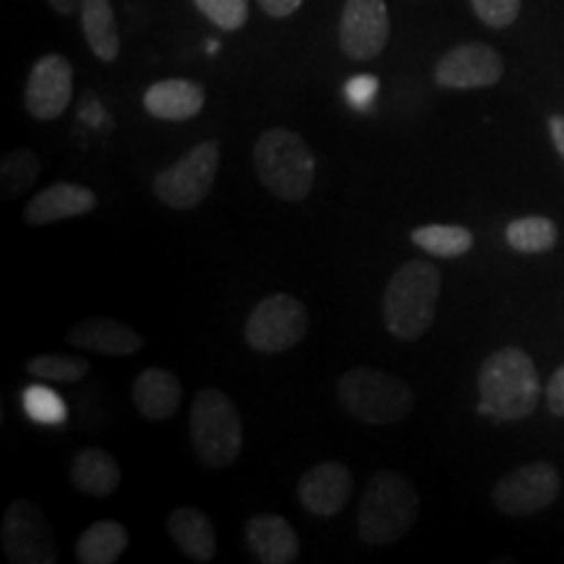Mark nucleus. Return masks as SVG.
I'll return each instance as SVG.
<instances>
[{
  "mask_svg": "<svg viewBox=\"0 0 564 564\" xmlns=\"http://www.w3.org/2000/svg\"><path fill=\"white\" fill-rule=\"evenodd\" d=\"M549 133H552L556 152H560L564 160V116H549Z\"/></svg>",
  "mask_w": 564,
  "mask_h": 564,
  "instance_id": "72a5a7b5",
  "label": "nucleus"
},
{
  "mask_svg": "<svg viewBox=\"0 0 564 564\" xmlns=\"http://www.w3.org/2000/svg\"><path fill=\"white\" fill-rule=\"evenodd\" d=\"M129 528L118 520H100L89 525L76 541V560L82 564H112L129 549Z\"/></svg>",
  "mask_w": 564,
  "mask_h": 564,
  "instance_id": "5701e85b",
  "label": "nucleus"
},
{
  "mask_svg": "<svg viewBox=\"0 0 564 564\" xmlns=\"http://www.w3.org/2000/svg\"><path fill=\"white\" fill-rule=\"evenodd\" d=\"M47 3L53 6L55 13H61V17H68V13L79 11L84 0H47Z\"/></svg>",
  "mask_w": 564,
  "mask_h": 564,
  "instance_id": "f704fd0d",
  "label": "nucleus"
},
{
  "mask_svg": "<svg viewBox=\"0 0 564 564\" xmlns=\"http://www.w3.org/2000/svg\"><path fill=\"white\" fill-rule=\"evenodd\" d=\"M262 11L272 19H288L301 9L303 0H259Z\"/></svg>",
  "mask_w": 564,
  "mask_h": 564,
  "instance_id": "473e14b6",
  "label": "nucleus"
},
{
  "mask_svg": "<svg viewBox=\"0 0 564 564\" xmlns=\"http://www.w3.org/2000/svg\"><path fill=\"white\" fill-rule=\"evenodd\" d=\"M502 74V55L484 42H468L442 55L434 68V82L442 89H484L499 84Z\"/></svg>",
  "mask_w": 564,
  "mask_h": 564,
  "instance_id": "f8f14e48",
  "label": "nucleus"
},
{
  "mask_svg": "<svg viewBox=\"0 0 564 564\" xmlns=\"http://www.w3.org/2000/svg\"><path fill=\"white\" fill-rule=\"evenodd\" d=\"M188 432L196 457L212 470L230 468L243 449L241 413L217 387H204L194 398Z\"/></svg>",
  "mask_w": 564,
  "mask_h": 564,
  "instance_id": "423d86ee",
  "label": "nucleus"
},
{
  "mask_svg": "<svg viewBox=\"0 0 564 564\" xmlns=\"http://www.w3.org/2000/svg\"><path fill=\"white\" fill-rule=\"evenodd\" d=\"M546 405L554 415L564 419V364L552 373L546 384Z\"/></svg>",
  "mask_w": 564,
  "mask_h": 564,
  "instance_id": "2f4dec72",
  "label": "nucleus"
},
{
  "mask_svg": "<svg viewBox=\"0 0 564 564\" xmlns=\"http://www.w3.org/2000/svg\"><path fill=\"white\" fill-rule=\"evenodd\" d=\"M223 147L217 139L199 141L171 167L154 175L152 192L171 209H194L207 199L220 171Z\"/></svg>",
  "mask_w": 564,
  "mask_h": 564,
  "instance_id": "0eeeda50",
  "label": "nucleus"
},
{
  "mask_svg": "<svg viewBox=\"0 0 564 564\" xmlns=\"http://www.w3.org/2000/svg\"><path fill=\"white\" fill-rule=\"evenodd\" d=\"M505 236H507V243H510V249L514 251L544 253L554 249L556 238H560V230H556L554 220H549V217L528 215L507 225Z\"/></svg>",
  "mask_w": 564,
  "mask_h": 564,
  "instance_id": "393cba45",
  "label": "nucleus"
},
{
  "mask_svg": "<svg viewBox=\"0 0 564 564\" xmlns=\"http://www.w3.org/2000/svg\"><path fill=\"white\" fill-rule=\"evenodd\" d=\"M40 178V158L32 150H13L0 162V186L6 196L26 194Z\"/></svg>",
  "mask_w": 564,
  "mask_h": 564,
  "instance_id": "a878e982",
  "label": "nucleus"
},
{
  "mask_svg": "<svg viewBox=\"0 0 564 564\" xmlns=\"http://www.w3.org/2000/svg\"><path fill=\"white\" fill-rule=\"evenodd\" d=\"M306 306L291 293H274L259 301L251 308L243 329L249 348L267 352V356L291 350L293 345H299L306 337Z\"/></svg>",
  "mask_w": 564,
  "mask_h": 564,
  "instance_id": "6e6552de",
  "label": "nucleus"
},
{
  "mask_svg": "<svg viewBox=\"0 0 564 564\" xmlns=\"http://www.w3.org/2000/svg\"><path fill=\"white\" fill-rule=\"evenodd\" d=\"M97 207V194L79 183H53L45 192L32 196L24 209V223L32 228L53 225L70 217L89 215Z\"/></svg>",
  "mask_w": 564,
  "mask_h": 564,
  "instance_id": "f3484780",
  "label": "nucleus"
},
{
  "mask_svg": "<svg viewBox=\"0 0 564 564\" xmlns=\"http://www.w3.org/2000/svg\"><path fill=\"white\" fill-rule=\"evenodd\" d=\"M167 533L175 541V546L192 562L207 564L217 554V535L212 528V520L199 507H178L167 514Z\"/></svg>",
  "mask_w": 564,
  "mask_h": 564,
  "instance_id": "aec40b11",
  "label": "nucleus"
},
{
  "mask_svg": "<svg viewBox=\"0 0 564 564\" xmlns=\"http://www.w3.org/2000/svg\"><path fill=\"white\" fill-rule=\"evenodd\" d=\"M66 343L74 348L100 352V356L123 358L133 356L144 348V337L129 324L110 319V316H95V319H84L68 329Z\"/></svg>",
  "mask_w": 564,
  "mask_h": 564,
  "instance_id": "dca6fc26",
  "label": "nucleus"
},
{
  "mask_svg": "<svg viewBox=\"0 0 564 564\" xmlns=\"http://www.w3.org/2000/svg\"><path fill=\"white\" fill-rule=\"evenodd\" d=\"M421 512L413 481L394 470H379L366 484L358 507V535L369 546H390L411 533Z\"/></svg>",
  "mask_w": 564,
  "mask_h": 564,
  "instance_id": "7ed1b4c3",
  "label": "nucleus"
},
{
  "mask_svg": "<svg viewBox=\"0 0 564 564\" xmlns=\"http://www.w3.org/2000/svg\"><path fill=\"white\" fill-rule=\"evenodd\" d=\"M345 95H348L352 108L366 110L371 105L373 95H377V79H373V76H356V79H350L348 87H345Z\"/></svg>",
  "mask_w": 564,
  "mask_h": 564,
  "instance_id": "7c9ffc66",
  "label": "nucleus"
},
{
  "mask_svg": "<svg viewBox=\"0 0 564 564\" xmlns=\"http://www.w3.org/2000/svg\"><path fill=\"white\" fill-rule=\"evenodd\" d=\"M478 413L497 421H523L535 411L541 398V379L533 358L523 348L491 352L478 371Z\"/></svg>",
  "mask_w": 564,
  "mask_h": 564,
  "instance_id": "f257e3e1",
  "label": "nucleus"
},
{
  "mask_svg": "<svg viewBox=\"0 0 564 564\" xmlns=\"http://www.w3.org/2000/svg\"><path fill=\"white\" fill-rule=\"evenodd\" d=\"M74 95V68L68 58L58 53H47L34 63L26 79L24 105L26 112L37 121H55L70 105Z\"/></svg>",
  "mask_w": 564,
  "mask_h": 564,
  "instance_id": "ddd939ff",
  "label": "nucleus"
},
{
  "mask_svg": "<svg viewBox=\"0 0 564 564\" xmlns=\"http://www.w3.org/2000/svg\"><path fill=\"white\" fill-rule=\"evenodd\" d=\"M560 489L562 481L554 465L528 463L499 478L491 491V502L502 514L525 518V514H535L554 505Z\"/></svg>",
  "mask_w": 564,
  "mask_h": 564,
  "instance_id": "9d476101",
  "label": "nucleus"
},
{
  "mask_svg": "<svg viewBox=\"0 0 564 564\" xmlns=\"http://www.w3.org/2000/svg\"><path fill=\"white\" fill-rule=\"evenodd\" d=\"M352 491V476L348 465L327 460L308 468L299 481L301 505L316 518H335L348 505Z\"/></svg>",
  "mask_w": 564,
  "mask_h": 564,
  "instance_id": "4468645a",
  "label": "nucleus"
},
{
  "mask_svg": "<svg viewBox=\"0 0 564 564\" xmlns=\"http://www.w3.org/2000/svg\"><path fill=\"white\" fill-rule=\"evenodd\" d=\"M82 32L89 51L102 63H112L121 55V37H118L116 13L110 0H84L82 3Z\"/></svg>",
  "mask_w": 564,
  "mask_h": 564,
  "instance_id": "4be33fe9",
  "label": "nucleus"
},
{
  "mask_svg": "<svg viewBox=\"0 0 564 564\" xmlns=\"http://www.w3.org/2000/svg\"><path fill=\"white\" fill-rule=\"evenodd\" d=\"M89 361L82 356H34L26 364V371L40 382L53 384H74L82 382L89 373Z\"/></svg>",
  "mask_w": 564,
  "mask_h": 564,
  "instance_id": "bb28decb",
  "label": "nucleus"
},
{
  "mask_svg": "<svg viewBox=\"0 0 564 564\" xmlns=\"http://www.w3.org/2000/svg\"><path fill=\"white\" fill-rule=\"evenodd\" d=\"M0 544L11 564H55L58 544L51 523L37 505L17 499L9 505L0 525Z\"/></svg>",
  "mask_w": 564,
  "mask_h": 564,
  "instance_id": "1a4fd4ad",
  "label": "nucleus"
},
{
  "mask_svg": "<svg viewBox=\"0 0 564 564\" xmlns=\"http://www.w3.org/2000/svg\"><path fill=\"white\" fill-rule=\"evenodd\" d=\"M24 411L32 421L37 423H63L66 421V405L55 394L51 387L45 384H32L24 390Z\"/></svg>",
  "mask_w": 564,
  "mask_h": 564,
  "instance_id": "cd10ccee",
  "label": "nucleus"
},
{
  "mask_svg": "<svg viewBox=\"0 0 564 564\" xmlns=\"http://www.w3.org/2000/svg\"><path fill=\"white\" fill-rule=\"evenodd\" d=\"M70 484L87 497H110L121 486V463L102 447H84L70 463Z\"/></svg>",
  "mask_w": 564,
  "mask_h": 564,
  "instance_id": "412c9836",
  "label": "nucleus"
},
{
  "mask_svg": "<svg viewBox=\"0 0 564 564\" xmlns=\"http://www.w3.org/2000/svg\"><path fill=\"white\" fill-rule=\"evenodd\" d=\"M204 87L188 79H165L144 91V110L160 121H188L204 108Z\"/></svg>",
  "mask_w": 564,
  "mask_h": 564,
  "instance_id": "6ab92c4d",
  "label": "nucleus"
},
{
  "mask_svg": "<svg viewBox=\"0 0 564 564\" xmlns=\"http://www.w3.org/2000/svg\"><path fill=\"white\" fill-rule=\"evenodd\" d=\"M411 241L436 259H457L474 249V232L460 225H423L411 232Z\"/></svg>",
  "mask_w": 564,
  "mask_h": 564,
  "instance_id": "b1692460",
  "label": "nucleus"
},
{
  "mask_svg": "<svg viewBox=\"0 0 564 564\" xmlns=\"http://www.w3.org/2000/svg\"><path fill=\"white\" fill-rule=\"evenodd\" d=\"M131 398L147 421H165L181 408L183 387L173 371L152 366L133 379Z\"/></svg>",
  "mask_w": 564,
  "mask_h": 564,
  "instance_id": "a211bd4d",
  "label": "nucleus"
},
{
  "mask_svg": "<svg viewBox=\"0 0 564 564\" xmlns=\"http://www.w3.org/2000/svg\"><path fill=\"white\" fill-rule=\"evenodd\" d=\"M520 3L523 0H470L476 17L491 30H507L520 17Z\"/></svg>",
  "mask_w": 564,
  "mask_h": 564,
  "instance_id": "c756f323",
  "label": "nucleus"
},
{
  "mask_svg": "<svg viewBox=\"0 0 564 564\" xmlns=\"http://www.w3.org/2000/svg\"><path fill=\"white\" fill-rule=\"evenodd\" d=\"M337 400L366 426H390L413 413L415 394L405 379L373 366H356L337 382Z\"/></svg>",
  "mask_w": 564,
  "mask_h": 564,
  "instance_id": "39448f33",
  "label": "nucleus"
},
{
  "mask_svg": "<svg viewBox=\"0 0 564 564\" xmlns=\"http://www.w3.org/2000/svg\"><path fill=\"white\" fill-rule=\"evenodd\" d=\"M442 274L432 262L411 259L398 267L384 291V324L403 343L421 340L434 324Z\"/></svg>",
  "mask_w": 564,
  "mask_h": 564,
  "instance_id": "f03ea898",
  "label": "nucleus"
},
{
  "mask_svg": "<svg viewBox=\"0 0 564 564\" xmlns=\"http://www.w3.org/2000/svg\"><path fill=\"white\" fill-rule=\"evenodd\" d=\"M253 171L272 196L301 202L312 194L316 178V158L301 133L291 129H270L253 144Z\"/></svg>",
  "mask_w": 564,
  "mask_h": 564,
  "instance_id": "20e7f679",
  "label": "nucleus"
},
{
  "mask_svg": "<svg viewBox=\"0 0 564 564\" xmlns=\"http://www.w3.org/2000/svg\"><path fill=\"white\" fill-rule=\"evenodd\" d=\"M243 539L253 560L262 564H291L301 554V541L295 528L282 514L274 512H262L249 518Z\"/></svg>",
  "mask_w": 564,
  "mask_h": 564,
  "instance_id": "2eb2a0df",
  "label": "nucleus"
},
{
  "mask_svg": "<svg viewBox=\"0 0 564 564\" xmlns=\"http://www.w3.org/2000/svg\"><path fill=\"white\" fill-rule=\"evenodd\" d=\"M337 37L350 61L377 58L390 40V11L384 0H345Z\"/></svg>",
  "mask_w": 564,
  "mask_h": 564,
  "instance_id": "9b49d317",
  "label": "nucleus"
},
{
  "mask_svg": "<svg viewBox=\"0 0 564 564\" xmlns=\"http://www.w3.org/2000/svg\"><path fill=\"white\" fill-rule=\"evenodd\" d=\"M194 6L223 32H236L249 21V0H194Z\"/></svg>",
  "mask_w": 564,
  "mask_h": 564,
  "instance_id": "c85d7f7f",
  "label": "nucleus"
}]
</instances>
